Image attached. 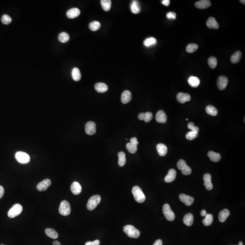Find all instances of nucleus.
<instances>
[{"mask_svg": "<svg viewBox=\"0 0 245 245\" xmlns=\"http://www.w3.org/2000/svg\"><path fill=\"white\" fill-rule=\"evenodd\" d=\"M208 63L211 69H215L217 65V60L215 57H211L209 58Z\"/></svg>", "mask_w": 245, "mask_h": 245, "instance_id": "nucleus-40", "label": "nucleus"}, {"mask_svg": "<svg viewBox=\"0 0 245 245\" xmlns=\"http://www.w3.org/2000/svg\"><path fill=\"white\" fill-rule=\"evenodd\" d=\"M15 157L19 163L26 164L30 161V157L26 153L18 151L16 153Z\"/></svg>", "mask_w": 245, "mask_h": 245, "instance_id": "nucleus-8", "label": "nucleus"}, {"mask_svg": "<svg viewBox=\"0 0 245 245\" xmlns=\"http://www.w3.org/2000/svg\"><path fill=\"white\" fill-rule=\"evenodd\" d=\"M126 148L129 153H135L137 151V145L132 143H128L126 144Z\"/></svg>", "mask_w": 245, "mask_h": 245, "instance_id": "nucleus-42", "label": "nucleus"}, {"mask_svg": "<svg viewBox=\"0 0 245 245\" xmlns=\"http://www.w3.org/2000/svg\"><path fill=\"white\" fill-rule=\"evenodd\" d=\"M95 88L96 91L99 93H104L108 90V87L106 84L103 83H98L95 84Z\"/></svg>", "mask_w": 245, "mask_h": 245, "instance_id": "nucleus-24", "label": "nucleus"}, {"mask_svg": "<svg viewBox=\"0 0 245 245\" xmlns=\"http://www.w3.org/2000/svg\"><path fill=\"white\" fill-rule=\"evenodd\" d=\"M230 214V212L227 209L222 210L219 213V220L220 222H224L226 221Z\"/></svg>", "mask_w": 245, "mask_h": 245, "instance_id": "nucleus-25", "label": "nucleus"}, {"mask_svg": "<svg viewBox=\"0 0 245 245\" xmlns=\"http://www.w3.org/2000/svg\"><path fill=\"white\" fill-rule=\"evenodd\" d=\"M80 14V11L77 8H74L69 10L67 12L66 15L70 19H74L78 17Z\"/></svg>", "mask_w": 245, "mask_h": 245, "instance_id": "nucleus-22", "label": "nucleus"}, {"mask_svg": "<svg viewBox=\"0 0 245 245\" xmlns=\"http://www.w3.org/2000/svg\"><path fill=\"white\" fill-rule=\"evenodd\" d=\"M100 245V241L99 240H96L93 242H88L86 243L85 245Z\"/></svg>", "mask_w": 245, "mask_h": 245, "instance_id": "nucleus-47", "label": "nucleus"}, {"mask_svg": "<svg viewBox=\"0 0 245 245\" xmlns=\"http://www.w3.org/2000/svg\"><path fill=\"white\" fill-rule=\"evenodd\" d=\"M188 127L189 129L191 130V131L197 132H199V128L197 126H195L193 122H190L188 124Z\"/></svg>", "mask_w": 245, "mask_h": 245, "instance_id": "nucleus-45", "label": "nucleus"}, {"mask_svg": "<svg viewBox=\"0 0 245 245\" xmlns=\"http://www.w3.org/2000/svg\"><path fill=\"white\" fill-rule=\"evenodd\" d=\"M118 157H119V166L120 167H123L126 162V159L125 157V154L123 152H120L118 153Z\"/></svg>", "mask_w": 245, "mask_h": 245, "instance_id": "nucleus-33", "label": "nucleus"}, {"mask_svg": "<svg viewBox=\"0 0 245 245\" xmlns=\"http://www.w3.org/2000/svg\"><path fill=\"white\" fill-rule=\"evenodd\" d=\"M59 212L60 214L62 216L69 215L71 212V206L69 202L67 201H63L59 205Z\"/></svg>", "mask_w": 245, "mask_h": 245, "instance_id": "nucleus-4", "label": "nucleus"}, {"mask_svg": "<svg viewBox=\"0 0 245 245\" xmlns=\"http://www.w3.org/2000/svg\"><path fill=\"white\" fill-rule=\"evenodd\" d=\"M101 4L104 10L108 12L111 8V1L110 0H101Z\"/></svg>", "mask_w": 245, "mask_h": 245, "instance_id": "nucleus-35", "label": "nucleus"}, {"mask_svg": "<svg viewBox=\"0 0 245 245\" xmlns=\"http://www.w3.org/2000/svg\"><path fill=\"white\" fill-rule=\"evenodd\" d=\"M130 8L132 12L135 14L139 13L141 11V8L140 6L139 3L137 1H133L131 5Z\"/></svg>", "mask_w": 245, "mask_h": 245, "instance_id": "nucleus-28", "label": "nucleus"}, {"mask_svg": "<svg viewBox=\"0 0 245 245\" xmlns=\"http://www.w3.org/2000/svg\"><path fill=\"white\" fill-rule=\"evenodd\" d=\"M203 178L204 181V185L206 189L209 191L212 190L213 188V185L211 181L212 176L209 173H206L204 176Z\"/></svg>", "mask_w": 245, "mask_h": 245, "instance_id": "nucleus-14", "label": "nucleus"}, {"mask_svg": "<svg viewBox=\"0 0 245 245\" xmlns=\"http://www.w3.org/2000/svg\"><path fill=\"white\" fill-rule=\"evenodd\" d=\"M4 193V189L2 186H0V199L3 197Z\"/></svg>", "mask_w": 245, "mask_h": 245, "instance_id": "nucleus-49", "label": "nucleus"}, {"mask_svg": "<svg viewBox=\"0 0 245 245\" xmlns=\"http://www.w3.org/2000/svg\"><path fill=\"white\" fill-rule=\"evenodd\" d=\"M176 172L173 169L169 170L167 176L164 178V181L167 183H172L174 181L176 177Z\"/></svg>", "mask_w": 245, "mask_h": 245, "instance_id": "nucleus-17", "label": "nucleus"}, {"mask_svg": "<svg viewBox=\"0 0 245 245\" xmlns=\"http://www.w3.org/2000/svg\"><path fill=\"white\" fill-rule=\"evenodd\" d=\"M177 167L178 169L181 170L182 173L184 175H188L192 173V169L189 167L186 162L184 160L180 159L177 164Z\"/></svg>", "mask_w": 245, "mask_h": 245, "instance_id": "nucleus-6", "label": "nucleus"}, {"mask_svg": "<svg viewBox=\"0 0 245 245\" xmlns=\"http://www.w3.org/2000/svg\"><path fill=\"white\" fill-rule=\"evenodd\" d=\"M206 214H207V213H206V211L205 210H202V211L201 212V215L202 217H205V216H206Z\"/></svg>", "mask_w": 245, "mask_h": 245, "instance_id": "nucleus-52", "label": "nucleus"}, {"mask_svg": "<svg viewBox=\"0 0 245 245\" xmlns=\"http://www.w3.org/2000/svg\"><path fill=\"white\" fill-rule=\"evenodd\" d=\"M186 120H187H187H188V118H187V119H186Z\"/></svg>", "mask_w": 245, "mask_h": 245, "instance_id": "nucleus-56", "label": "nucleus"}, {"mask_svg": "<svg viewBox=\"0 0 245 245\" xmlns=\"http://www.w3.org/2000/svg\"><path fill=\"white\" fill-rule=\"evenodd\" d=\"M72 78L75 81H79L81 79V75L80 70L77 68H74L72 70Z\"/></svg>", "mask_w": 245, "mask_h": 245, "instance_id": "nucleus-30", "label": "nucleus"}, {"mask_svg": "<svg viewBox=\"0 0 245 245\" xmlns=\"http://www.w3.org/2000/svg\"><path fill=\"white\" fill-rule=\"evenodd\" d=\"M188 83L189 85H190L192 87L196 88V87H197L200 85V81L197 77L191 76L189 78Z\"/></svg>", "mask_w": 245, "mask_h": 245, "instance_id": "nucleus-26", "label": "nucleus"}, {"mask_svg": "<svg viewBox=\"0 0 245 245\" xmlns=\"http://www.w3.org/2000/svg\"><path fill=\"white\" fill-rule=\"evenodd\" d=\"M124 231L129 237L138 238L140 235L139 231L130 225L125 226L124 228Z\"/></svg>", "mask_w": 245, "mask_h": 245, "instance_id": "nucleus-1", "label": "nucleus"}, {"mask_svg": "<svg viewBox=\"0 0 245 245\" xmlns=\"http://www.w3.org/2000/svg\"><path fill=\"white\" fill-rule=\"evenodd\" d=\"M198 48V46L197 44H189L186 47V51L189 53H193L197 51Z\"/></svg>", "mask_w": 245, "mask_h": 245, "instance_id": "nucleus-41", "label": "nucleus"}, {"mask_svg": "<svg viewBox=\"0 0 245 245\" xmlns=\"http://www.w3.org/2000/svg\"><path fill=\"white\" fill-rule=\"evenodd\" d=\"M193 219L194 217L193 215L191 213H188L184 217V223L188 226H191L193 224Z\"/></svg>", "mask_w": 245, "mask_h": 245, "instance_id": "nucleus-29", "label": "nucleus"}, {"mask_svg": "<svg viewBox=\"0 0 245 245\" xmlns=\"http://www.w3.org/2000/svg\"><path fill=\"white\" fill-rule=\"evenodd\" d=\"M101 27V24L98 21H94L89 25V28L92 31H95L99 30Z\"/></svg>", "mask_w": 245, "mask_h": 245, "instance_id": "nucleus-38", "label": "nucleus"}, {"mask_svg": "<svg viewBox=\"0 0 245 245\" xmlns=\"http://www.w3.org/2000/svg\"><path fill=\"white\" fill-rule=\"evenodd\" d=\"M153 117V115L152 113L150 112H148L146 113H140L138 115V118L140 120H144L146 123L150 122L152 119Z\"/></svg>", "mask_w": 245, "mask_h": 245, "instance_id": "nucleus-20", "label": "nucleus"}, {"mask_svg": "<svg viewBox=\"0 0 245 245\" xmlns=\"http://www.w3.org/2000/svg\"><path fill=\"white\" fill-rule=\"evenodd\" d=\"M132 99V94L129 91L125 90L121 95V101L124 104L129 103Z\"/></svg>", "mask_w": 245, "mask_h": 245, "instance_id": "nucleus-21", "label": "nucleus"}, {"mask_svg": "<svg viewBox=\"0 0 245 245\" xmlns=\"http://www.w3.org/2000/svg\"><path fill=\"white\" fill-rule=\"evenodd\" d=\"M238 245H243V243H242V242H239V244H238Z\"/></svg>", "mask_w": 245, "mask_h": 245, "instance_id": "nucleus-55", "label": "nucleus"}, {"mask_svg": "<svg viewBox=\"0 0 245 245\" xmlns=\"http://www.w3.org/2000/svg\"><path fill=\"white\" fill-rule=\"evenodd\" d=\"M157 150L159 155L160 156H164L168 152V148L165 144H159L157 145Z\"/></svg>", "mask_w": 245, "mask_h": 245, "instance_id": "nucleus-23", "label": "nucleus"}, {"mask_svg": "<svg viewBox=\"0 0 245 245\" xmlns=\"http://www.w3.org/2000/svg\"><path fill=\"white\" fill-rule=\"evenodd\" d=\"M179 198L181 201L184 202L187 206H191L194 201L193 197L184 194H181L179 196Z\"/></svg>", "mask_w": 245, "mask_h": 245, "instance_id": "nucleus-12", "label": "nucleus"}, {"mask_svg": "<svg viewBox=\"0 0 245 245\" xmlns=\"http://www.w3.org/2000/svg\"><path fill=\"white\" fill-rule=\"evenodd\" d=\"M23 210L22 206L20 204H16L12 206L8 212V216L10 218H14L21 214Z\"/></svg>", "mask_w": 245, "mask_h": 245, "instance_id": "nucleus-5", "label": "nucleus"}, {"mask_svg": "<svg viewBox=\"0 0 245 245\" xmlns=\"http://www.w3.org/2000/svg\"><path fill=\"white\" fill-rule=\"evenodd\" d=\"M1 22L5 25H9L12 21V19L9 15H4L2 16L1 19Z\"/></svg>", "mask_w": 245, "mask_h": 245, "instance_id": "nucleus-44", "label": "nucleus"}, {"mask_svg": "<svg viewBox=\"0 0 245 245\" xmlns=\"http://www.w3.org/2000/svg\"><path fill=\"white\" fill-rule=\"evenodd\" d=\"M132 193L135 200L139 203H143L145 201L146 197L141 188L135 186L132 188Z\"/></svg>", "mask_w": 245, "mask_h": 245, "instance_id": "nucleus-2", "label": "nucleus"}, {"mask_svg": "<svg viewBox=\"0 0 245 245\" xmlns=\"http://www.w3.org/2000/svg\"><path fill=\"white\" fill-rule=\"evenodd\" d=\"M228 83V79L226 76L222 75L219 76L217 80V86L221 90H225Z\"/></svg>", "mask_w": 245, "mask_h": 245, "instance_id": "nucleus-9", "label": "nucleus"}, {"mask_svg": "<svg viewBox=\"0 0 245 245\" xmlns=\"http://www.w3.org/2000/svg\"><path fill=\"white\" fill-rule=\"evenodd\" d=\"M208 156L209 157L210 159L213 162H219L221 159V155L218 153H216L214 152L209 151L208 152Z\"/></svg>", "mask_w": 245, "mask_h": 245, "instance_id": "nucleus-27", "label": "nucleus"}, {"mask_svg": "<svg viewBox=\"0 0 245 245\" xmlns=\"http://www.w3.org/2000/svg\"><path fill=\"white\" fill-rule=\"evenodd\" d=\"M167 17L169 20H175L176 18V14L173 12H169L167 14Z\"/></svg>", "mask_w": 245, "mask_h": 245, "instance_id": "nucleus-46", "label": "nucleus"}, {"mask_svg": "<svg viewBox=\"0 0 245 245\" xmlns=\"http://www.w3.org/2000/svg\"><path fill=\"white\" fill-rule=\"evenodd\" d=\"M96 124L94 122L90 121L86 124V132L89 135H92L96 133Z\"/></svg>", "mask_w": 245, "mask_h": 245, "instance_id": "nucleus-10", "label": "nucleus"}, {"mask_svg": "<svg viewBox=\"0 0 245 245\" xmlns=\"http://www.w3.org/2000/svg\"><path fill=\"white\" fill-rule=\"evenodd\" d=\"M213 221V217L211 214H207L205 216V218L202 221L204 224L206 226L211 225Z\"/></svg>", "mask_w": 245, "mask_h": 245, "instance_id": "nucleus-36", "label": "nucleus"}, {"mask_svg": "<svg viewBox=\"0 0 245 245\" xmlns=\"http://www.w3.org/2000/svg\"><path fill=\"white\" fill-rule=\"evenodd\" d=\"M153 245H163V242L162 240L159 239L156 241Z\"/></svg>", "mask_w": 245, "mask_h": 245, "instance_id": "nucleus-51", "label": "nucleus"}, {"mask_svg": "<svg viewBox=\"0 0 245 245\" xmlns=\"http://www.w3.org/2000/svg\"><path fill=\"white\" fill-rule=\"evenodd\" d=\"M198 135V132H189L186 135V138L189 140H193L197 138Z\"/></svg>", "mask_w": 245, "mask_h": 245, "instance_id": "nucleus-43", "label": "nucleus"}, {"mask_svg": "<svg viewBox=\"0 0 245 245\" xmlns=\"http://www.w3.org/2000/svg\"><path fill=\"white\" fill-rule=\"evenodd\" d=\"M45 233L48 237L52 239H56L58 237V234L55 230L52 228H46L45 230Z\"/></svg>", "mask_w": 245, "mask_h": 245, "instance_id": "nucleus-32", "label": "nucleus"}, {"mask_svg": "<svg viewBox=\"0 0 245 245\" xmlns=\"http://www.w3.org/2000/svg\"><path fill=\"white\" fill-rule=\"evenodd\" d=\"M191 96L188 93H184L180 92L177 95V99L179 102L182 104L190 101L191 100Z\"/></svg>", "mask_w": 245, "mask_h": 245, "instance_id": "nucleus-13", "label": "nucleus"}, {"mask_svg": "<svg viewBox=\"0 0 245 245\" xmlns=\"http://www.w3.org/2000/svg\"><path fill=\"white\" fill-rule=\"evenodd\" d=\"M156 120L159 123H165L167 122V116L165 112L163 110L157 112L156 115Z\"/></svg>", "mask_w": 245, "mask_h": 245, "instance_id": "nucleus-16", "label": "nucleus"}, {"mask_svg": "<svg viewBox=\"0 0 245 245\" xmlns=\"http://www.w3.org/2000/svg\"><path fill=\"white\" fill-rule=\"evenodd\" d=\"M51 182L49 179H46L40 182L37 185V189L40 192H43L47 190L51 185Z\"/></svg>", "mask_w": 245, "mask_h": 245, "instance_id": "nucleus-11", "label": "nucleus"}, {"mask_svg": "<svg viewBox=\"0 0 245 245\" xmlns=\"http://www.w3.org/2000/svg\"><path fill=\"white\" fill-rule=\"evenodd\" d=\"M1 245H4V244H1Z\"/></svg>", "mask_w": 245, "mask_h": 245, "instance_id": "nucleus-57", "label": "nucleus"}, {"mask_svg": "<svg viewBox=\"0 0 245 245\" xmlns=\"http://www.w3.org/2000/svg\"><path fill=\"white\" fill-rule=\"evenodd\" d=\"M162 3L164 5L168 6L170 5V1L169 0H164Z\"/></svg>", "mask_w": 245, "mask_h": 245, "instance_id": "nucleus-50", "label": "nucleus"}, {"mask_svg": "<svg viewBox=\"0 0 245 245\" xmlns=\"http://www.w3.org/2000/svg\"><path fill=\"white\" fill-rule=\"evenodd\" d=\"M101 197L99 195H94L88 200L87 204V208L89 211H92L96 208L101 202Z\"/></svg>", "mask_w": 245, "mask_h": 245, "instance_id": "nucleus-3", "label": "nucleus"}, {"mask_svg": "<svg viewBox=\"0 0 245 245\" xmlns=\"http://www.w3.org/2000/svg\"><path fill=\"white\" fill-rule=\"evenodd\" d=\"M58 38L59 41L61 42L62 43H66L69 41L70 36L67 33L63 32H61L59 34Z\"/></svg>", "mask_w": 245, "mask_h": 245, "instance_id": "nucleus-39", "label": "nucleus"}, {"mask_svg": "<svg viewBox=\"0 0 245 245\" xmlns=\"http://www.w3.org/2000/svg\"><path fill=\"white\" fill-rule=\"evenodd\" d=\"M211 1L208 0H202L200 1L196 2L195 4V6L197 8L200 9H205L208 8L211 6Z\"/></svg>", "mask_w": 245, "mask_h": 245, "instance_id": "nucleus-15", "label": "nucleus"}, {"mask_svg": "<svg viewBox=\"0 0 245 245\" xmlns=\"http://www.w3.org/2000/svg\"><path fill=\"white\" fill-rule=\"evenodd\" d=\"M130 143H132L133 144H136V145H138L139 144V142H138V140L137 138L135 137H133L131 138L130 140Z\"/></svg>", "mask_w": 245, "mask_h": 245, "instance_id": "nucleus-48", "label": "nucleus"}, {"mask_svg": "<svg viewBox=\"0 0 245 245\" xmlns=\"http://www.w3.org/2000/svg\"><path fill=\"white\" fill-rule=\"evenodd\" d=\"M157 43V41L156 38L154 37H150L147 38L144 41V44L146 47H150L153 46H155Z\"/></svg>", "mask_w": 245, "mask_h": 245, "instance_id": "nucleus-37", "label": "nucleus"}, {"mask_svg": "<svg viewBox=\"0 0 245 245\" xmlns=\"http://www.w3.org/2000/svg\"><path fill=\"white\" fill-rule=\"evenodd\" d=\"M53 245H61V243L58 242L57 241H54L53 242Z\"/></svg>", "mask_w": 245, "mask_h": 245, "instance_id": "nucleus-53", "label": "nucleus"}, {"mask_svg": "<svg viewBox=\"0 0 245 245\" xmlns=\"http://www.w3.org/2000/svg\"><path fill=\"white\" fill-rule=\"evenodd\" d=\"M206 112L207 114L212 115V116H216L218 114V111L215 107L213 106H208L206 108Z\"/></svg>", "mask_w": 245, "mask_h": 245, "instance_id": "nucleus-34", "label": "nucleus"}, {"mask_svg": "<svg viewBox=\"0 0 245 245\" xmlns=\"http://www.w3.org/2000/svg\"><path fill=\"white\" fill-rule=\"evenodd\" d=\"M70 190L73 194L75 195H79L81 192L82 187L78 182H74L71 184Z\"/></svg>", "mask_w": 245, "mask_h": 245, "instance_id": "nucleus-18", "label": "nucleus"}, {"mask_svg": "<svg viewBox=\"0 0 245 245\" xmlns=\"http://www.w3.org/2000/svg\"><path fill=\"white\" fill-rule=\"evenodd\" d=\"M206 26L209 28L212 29H218L219 28V25L217 22L215 18L213 17H210L207 20L206 23Z\"/></svg>", "mask_w": 245, "mask_h": 245, "instance_id": "nucleus-19", "label": "nucleus"}, {"mask_svg": "<svg viewBox=\"0 0 245 245\" xmlns=\"http://www.w3.org/2000/svg\"><path fill=\"white\" fill-rule=\"evenodd\" d=\"M240 1V2H241V3H242V4H244V5L245 4V1H244H244H242V0H241V1Z\"/></svg>", "mask_w": 245, "mask_h": 245, "instance_id": "nucleus-54", "label": "nucleus"}, {"mask_svg": "<svg viewBox=\"0 0 245 245\" xmlns=\"http://www.w3.org/2000/svg\"><path fill=\"white\" fill-rule=\"evenodd\" d=\"M163 212L168 221H173L175 218V215L174 213L171 210L170 206L168 204L164 205L163 208Z\"/></svg>", "mask_w": 245, "mask_h": 245, "instance_id": "nucleus-7", "label": "nucleus"}, {"mask_svg": "<svg viewBox=\"0 0 245 245\" xmlns=\"http://www.w3.org/2000/svg\"><path fill=\"white\" fill-rule=\"evenodd\" d=\"M242 53L241 51H237L234 54L231 58V61L233 64H237L240 61L242 57Z\"/></svg>", "mask_w": 245, "mask_h": 245, "instance_id": "nucleus-31", "label": "nucleus"}]
</instances>
